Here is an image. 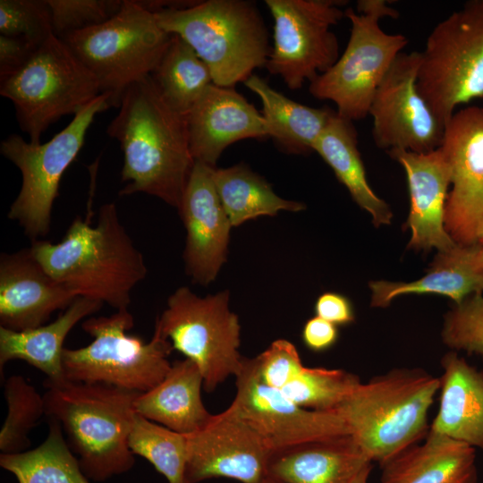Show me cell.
Listing matches in <instances>:
<instances>
[{"label": "cell", "mask_w": 483, "mask_h": 483, "mask_svg": "<svg viewBox=\"0 0 483 483\" xmlns=\"http://www.w3.org/2000/svg\"><path fill=\"white\" fill-rule=\"evenodd\" d=\"M106 133L123 154L119 195L145 193L179 209L195 165L186 115L168 104L150 75L126 89Z\"/></svg>", "instance_id": "6da1fadb"}, {"label": "cell", "mask_w": 483, "mask_h": 483, "mask_svg": "<svg viewBox=\"0 0 483 483\" xmlns=\"http://www.w3.org/2000/svg\"><path fill=\"white\" fill-rule=\"evenodd\" d=\"M30 249L47 273L78 297L116 310L128 309L132 290L148 273L113 202L100 207L96 225L78 216L60 242L36 240Z\"/></svg>", "instance_id": "7a4b0ae2"}, {"label": "cell", "mask_w": 483, "mask_h": 483, "mask_svg": "<svg viewBox=\"0 0 483 483\" xmlns=\"http://www.w3.org/2000/svg\"><path fill=\"white\" fill-rule=\"evenodd\" d=\"M45 386V415L60 425L89 479L102 482L133 467L128 439L140 393L67 380Z\"/></svg>", "instance_id": "3957f363"}, {"label": "cell", "mask_w": 483, "mask_h": 483, "mask_svg": "<svg viewBox=\"0 0 483 483\" xmlns=\"http://www.w3.org/2000/svg\"><path fill=\"white\" fill-rule=\"evenodd\" d=\"M440 380L420 368H395L360 383L335 411L365 455L379 465L429 431Z\"/></svg>", "instance_id": "277c9868"}, {"label": "cell", "mask_w": 483, "mask_h": 483, "mask_svg": "<svg viewBox=\"0 0 483 483\" xmlns=\"http://www.w3.org/2000/svg\"><path fill=\"white\" fill-rule=\"evenodd\" d=\"M159 26L187 42L208 67L215 85L233 88L265 67L271 51L257 5L243 0L196 1L154 13Z\"/></svg>", "instance_id": "5b68a950"}, {"label": "cell", "mask_w": 483, "mask_h": 483, "mask_svg": "<svg viewBox=\"0 0 483 483\" xmlns=\"http://www.w3.org/2000/svg\"><path fill=\"white\" fill-rule=\"evenodd\" d=\"M133 326L134 318L128 309L84 320L81 328L93 341L84 347L64 349L65 380L140 394L157 386L171 368L167 358L172 344L156 329L148 342L127 334Z\"/></svg>", "instance_id": "8992f818"}, {"label": "cell", "mask_w": 483, "mask_h": 483, "mask_svg": "<svg viewBox=\"0 0 483 483\" xmlns=\"http://www.w3.org/2000/svg\"><path fill=\"white\" fill-rule=\"evenodd\" d=\"M356 10H345L352 29L343 53L309 86L315 98L334 102L337 114L352 122L368 116L378 85L408 44L405 36L381 29L380 19L399 16L386 1L359 0Z\"/></svg>", "instance_id": "52a82bcc"}, {"label": "cell", "mask_w": 483, "mask_h": 483, "mask_svg": "<svg viewBox=\"0 0 483 483\" xmlns=\"http://www.w3.org/2000/svg\"><path fill=\"white\" fill-rule=\"evenodd\" d=\"M171 37L154 13L136 0H123L110 20L62 39L97 79L109 106L119 107L126 89L152 73Z\"/></svg>", "instance_id": "ba28073f"}, {"label": "cell", "mask_w": 483, "mask_h": 483, "mask_svg": "<svg viewBox=\"0 0 483 483\" xmlns=\"http://www.w3.org/2000/svg\"><path fill=\"white\" fill-rule=\"evenodd\" d=\"M11 100L20 128L30 142L68 114H77L100 94L95 75L60 38L52 34L17 72L0 82Z\"/></svg>", "instance_id": "9c48e42d"}, {"label": "cell", "mask_w": 483, "mask_h": 483, "mask_svg": "<svg viewBox=\"0 0 483 483\" xmlns=\"http://www.w3.org/2000/svg\"><path fill=\"white\" fill-rule=\"evenodd\" d=\"M417 87L444 127L458 106L483 97V0L466 2L434 27Z\"/></svg>", "instance_id": "30bf717a"}, {"label": "cell", "mask_w": 483, "mask_h": 483, "mask_svg": "<svg viewBox=\"0 0 483 483\" xmlns=\"http://www.w3.org/2000/svg\"><path fill=\"white\" fill-rule=\"evenodd\" d=\"M108 100L107 94H100L46 143L33 144L18 134L1 141V154L21 174V190L7 216L32 242L48 234L61 179L82 148L95 116L110 108Z\"/></svg>", "instance_id": "8fae6325"}, {"label": "cell", "mask_w": 483, "mask_h": 483, "mask_svg": "<svg viewBox=\"0 0 483 483\" xmlns=\"http://www.w3.org/2000/svg\"><path fill=\"white\" fill-rule=\"evenodd\" d=\"M155 329L197 365L208 394L242 369L241 325L229 309L228 291L200 297L188 287L178 288L168 297Z\"/></svg>", "instance_id": "7c38bea8"}, {"label": "cell", "mask_w": 483, "mask_h": 483, "mask_svg": "<svg viewBox=\"0 0 483 483\" xmlns=\"http://www.w3.org/2000/svg\"><path fill=\"white\" fill-rule=\"evenodd\" d=\"M274 20L273 46L266 68L286 86L300 89L326 72L339 58V44L331 28L345 11L335 0H266Z\"/></svg>", "instance_id": "4fadbf2b"}, {"label": "cell", "mask_w": 483, "mask_h": 483, "mask_svg": "<svg viewBox=\"0 0 483 483\" xmlns=\"http://www.w3.org/2000/svg\"><path fill=\"white\" fill-rule=\"evenodd\" d=\"M236 377V394L230 407L277 452L310 441L351 435L344 419L336 412L305 409L281 390L261 381L254 358H243Z\"/></svg>", "instance_id": "5bb4252c"}, {"label": "cell", "mask_w": 483, "mask_h": 483, "mask_svg": "<svg viewBox=\"0 0 483 483\" xmlns=\"http://www.w3.org/2000/svg\"><path fill=\"white\" fill-rule=\"evenodd\" d=\"M420 52H402L372 98L369 114L377 148L426 153L438 148L445 127L418 90Z\"/></svg>", "instance_id": "9a60e30c"}, {"label": "cell", "mask_w": 483, "mask_h": 483, "mask_svg": "<svg viewBox=\"0 0 483 483\" xmlns=\"http://www.w3.org/2000/svg\"><path fill=\"white\" fill-rule=\"evenodd\" d=\"M439 148L451 169L445 227L456 243L475 245L483 223V107L456 111Z\"/></svg>", "instance_id": "2e32d148"}, {"label": "cell", "mask_w": 483, "mask_h": 483, "mask_svg": "<svg viewBox=\"0 0 483 483\" xmlns=\"http://www.w3.org/2000/svg\"><path fill=\"white\" fill-rule=\"evenodd\" d=\"M186 439L187 483L215 478L259 483L267 477L273 452L230 406Z\"/></svg>", "instance_id": "e0dca14e"}, {"label": "cell", "mask_w": 483, "mask_h": 483, "mask_svg": "<svg viewBox=\"0 0 483 483\" xmlns=\"http://www.w3.org/2000/svg\"><path fill=\"white\" fill-rule=\"evenodd\" d=\"M214 167L195 162L178 209L187 233L186 273L200 285L213 282L226 261L233 227L214 183Z\"/></svg>", "instance_id": "ac0fdd59"}, {"label": "cell", "mask_w": 483, "mask_h": 483, "mask_svg": "<svg viewBox=\"0 0 483 483\" xmlns=\"http://www.w3.org/2000/svg\"><path fill=\"white\" fill-rule=\"evenodd\" d=\"M78 296L42 267L30 247L0 256V326L23 331L45 325Z\"/></svg>", "instance_id": "d6986e66"}, {"label": "cell", "mask_w": 483, "mask_h": 483, "mask_svg": "<svg viewBox=\"0 0 483 483\" xmlns=\"http://www.w3.org/2000/svg\"><path fill=\"white\" fill-rule=\"evenodd\" d=\"M190 149L195 162L215 166L231 144L267 138L262 114L233 88L212 83L186 114Z\"/></svg>", "instance_id": "ffe728a7"}, {"label": "cell", "mask_w": 483, "mask_h": 483, "mask_svg": "<svg viewBox=\"0 0 483 483\" xmlns=\"http://www.w3.org/2000/svg\"><path fill=\"white\" fill-rule=\"evenodd\" d=\"M387 153L407 177L411 201L407 225L411 232L408 247L446 251L456 246L445 227L451 169L441 149L417 153L395 148Z\"/></svg>", "instance_id": "44dd1931"}, {"label": "cell", "mask_w": 483, "mask_h": 483, "mask_svg": "<svg viewBox=\"0 0 483 483\" xmlns=\"http://www.w3.org/2000/svg\"><path fill=\"white\" fill-rule=\"evenodd\" d=\"M370 465L352 435H342L273 453L267 477L282 483H351Z\"/></svg>", "instance_id": "7402d4cb"}, {"label": "cell", "mask_w": 483, "mask_h": 483, "mask_svg": "<svg viewBox=\"0 0 483 483\" xmlns=\"http://www.w3.org/2000/svg\"><path fill=\"white\" fill-rule=\"evenodd\" d=\"M438 411L429 431L483 450V371L456 352L441 359Z\"/></svg>", "instance_id": "603a6c76"}, {"label": "cell", "mask_w": 483, "mask_h": 483, "mask_svg": "<svg viewBox=\"0 0 483 483\" xmlns=\"http://www.w3.org/2000/svg\"><path fill=\"white\" fill-rule=\"evenodd\" d=\"M380 468L379 483H479L476 449L431 431Z\"/></svg>", "instance_id": "cb8c5ba5"}, {"label": "cell", "mask_w": 483, "mask_h": 483, "mask_svg": "<svg viewBox=\"0 0 483 483\" xmlns=\"http://www.w3.org/2000/svg\"><path fill=\"white\" fill-rule=\"evenodd\" d=\"M103 303L77 297L53 322L23 331L0 326V373L5 364L21 360L47 376L45 386L65 382L62 355L71 330L83 318L98 311Z\"/></svg>", "instance_id": "d4e9b609"}, {"label": "cell", "mask_w": 483, "mask_h": 483, "mask_svg": "<svg viewBox=\"0 0 483 483\" xmlns=\"http://www.w3.org/2000/svg\"><path fill=\"white\" fill-rule=\"evenodd\" d=\"M202 386L203 377L194 362L175 360L157 386L139 394L135 412L178 433L192 434L213 417L202 402Z\"/></svg>", "instance_id": "484cf974"}, {"label": "cell", "mask_w": 483, "mask_h": 483, "mask_svg": "<svg viewBox=\"0 0 483 483\" xmlns=\"http://www.w3.org/2000/svg\"><path fill=\"white\" fill-rule=\"evenodd\" d=\"M371 306L386 308L404 294L436 293L452 299L455 304L476 293H483V267L478 258V246L457 244L439 251L428 273L409 283L375 281L369 284Z\"/></svg>", "instance_id": "4316f807"}, {"label": "cell", "mask_w": 483, "mask_h": 483, "mask_svg": "<svg viewBox=\"0 0 483 483\" xmlns=\"http://www.w3.org/2000/svg\"><path fill=\"white\" fill-rule=\"evenodd\" d=\"M313 150L332 168L356 204L371 216L376 226L391 223L393 214L389 206L373 191L367 180L352 121L342 117L335 110Z\"/></svg>", "instance_id": "83f0119b"}, {"label": "cell", "mask_w": 483, "mask_h": 483, "mask_svg": "<svg viewBox=\"0 0 483 483\" xmlns=\"http://www.w3.org/2000/svg\"><path fill=\"white\" fill-rule=\"evenodd\" d=\"M243 83L259 97L267 136L278 148L294 155L314 151V144L335 110L327 106L314 108L295 102L256 74Z\"/></svg>", "instance_id": "f1b7e54d"}, {"label": "cell", "mask_w": 483, "mask_h": 483, "mask_svg": "<svg viewBox=\"0 0 483 483\" xmlns=\"http://www.w3.org/2000/svg\"><path fill=\"white\" fill-rule=\"evenodd\" d=\"M213 180L233 227L279 211L299 212L305 205L275 193L271 185L245 164L213 169Z\"/></svg>", "instance_id": "f546056e"}, {"label": "cell", "mask_w": 483, "mask_h": 483, "mask_svg": "<svg viewBox=\"0 0 483 483\" xmlns=\"http://www.w3.org/2000/svg\"><path fill=\"white\" fill-rule=\"evenodd\" d=\"M48 421L49 431L41 445L21 453H1L0 466L13 473L18 483H89L60 425Z\"/></svg>", "instance_id": "4dcf8cb0"}, {"label": "cell", "mask_w": 483, "mask_h": 483, "mask_svg": "<svg viewBox=\"0 0 483 483\" xmlns=\"http://www.w3.org/2000/svg\"><path fill=\"white\" fill-rule=\"evenodd\" d=\"M150 76L168 104L185 115L213 83L207 64L175 34Z\"/></svg>", "instance_id": "1f68e13d"}, {"label": "cell", "mask_w": 483, "mask_h": 483, "mask_svg": "<svg viewBox=\"0 0 483 483\" xmlns=\"http://www.w3.org/2000/svg\"><path fill=\"white\" fill-rule=\"evenodd\" d=\"M128 444L134 455L148 460L168 483H187L186 435L136 413Z\"/></svg>", "instance_id": "d6a6232c"}, {"label": "cell", "mask_w": 483, "mask_h": 483, "mask_svg": "<svg viewBox=\"0 0 483 483\" xmlns=\"http://www.w3.org/2000/svg\"><path fill=\"white\" fill-rule=\"evenodd\" d=\"M360 383L358 376L343 369L304 367L281 391L305 409L335 412Z\"/></svg>", "instance_id": "836d02e7"}, {"label": "cell", "mask_w": 483, "mask_h": 483, "mask_svg": "<svg viewBox=\"0 0 483 483\" xmlns=\"http://www.w3.org/2000/svg\"><path fill=\"white\" fill-rule=\"evenodd\" d=\"M8 411L0 432L1 453L26 451L29 433L45 414V400L23 377L13 375L4 383Z\"/></svg>", "instance_id": "e575fe53"}, {"label": "cell", "mask_w": 483, "mask_h": 483, "mask_svg": "<svg viewBox=\"0 0 483 483\" xmlns=\"http://www.w3.org/2000/svg\"><path fill=\"white\" fill-rule=\"evenodd\" d=\"M52 34L47 0L0 1V35L23 38L40 47Z\"/></svg>", "instance_id": "d590c367"}, {"label": "cell", "mask_w": 483, "mask_h": 483, "mask_svg": "<svg viewBox=\"0 0 483 483\" xmlns=\"http://www.w3.org/2000/svg\"><path fill=\"white\" fill-rule=\"evenodd\" d=\"M441 337L453 352L483 358V293L469 296L445 316Z\"/></svg>", "instance_id": "8d00e7d4"}, {"label": "cell", "mask_w": 483, "mask_h": 483, "mask_svg": "<svg viewBox=\"0 0 483 483\" xmlns=\"http://www.w3.org/2000/svg\"><path fill=\"white\" fill-rule=\"evenodd\" d=\"M51 10L53 33L63 38L106 22L122 8L121 0H47Z\"/></svg>", "instance_id": "74e56055"}, {"label": "cell", "mask_w": 483, "mask_h": 483, "mask_svg": "<svg viewBox=\"0 0 483 483\" xmlns=\"http://www.w3.org/2000/svg\"><path fill=\"white\" fill-rule=\"evenodd\" d=\"M259 378L266 385L282 390L303 369L295 345L285 339H277L254 357Z\"/></svg>", "instance_id": "f35d334b"}, {"label": "cell", "mask_w": 483, "mask_h": 483, "mask_svg": "<svg viewBox=\"0 0 483 483\" xmlns=\"http://www.w3.org/2000/svg\"><path fill=\"white\" fill-rule=\"evenodd\" d=\"M38 47L23 38L0 35V82L20 71Z\"/></svg>", "instance_id": "ab89813d"}, {"label": "cell", "mask_w": 483, "mask_h": 483, "mask_svg": "<svg viewBox=\"0 0 483 483\" xmlns=\"http://www.w3.org/2000/svg\"><path fill=\"white\" fill-rule=\"evenodd\" d=\"M316 316L335 325L346 326L355 319L353 306L351 301L337 292H325L318 296L315 302Z\"/></svg>", "instance_id": "60d3db41"}, {"label": "cell", "mask_w": 483, "mask_h": 483, "mask_svg": "<svg viewBox=\"0 0 483 483\" xmlns=\"http://www.w3.org/2000/svg\"><path fill=\"white\" fill-rule=\"evenodd\" d=\"M339 331L337 326L315 316L306 321L301 331L304 345L315 352H325L337 342Z\"/></svg>", "instance_id": "b9f144b4"}, {"label": "cell", "mask_w": 483, "mask_h": 483, "mask_svg": "<svg viewBox=\"0 0 483 483\" xmlns=\"http://www.w3.org/2000/svg\"><path fill=\"white\" fill-rule=\"evenodd\" d=\"M476 244L478 246L479 262L480 266L483 267V223H482L481 227L479 229Z\"/></svg>", "instance_id": "7bdbcfd3"}, {"label": "cell", "mask_w": 483, "mask_h": 483, "mask_svg": "<svg viewBox=\"0 0 483 483\" xmlns=\"http://www.w3.org/2000/svg\"><path fill=\"white\" fill-rule=\"evenodd\" d=\"M371 470L372 465L367 467L361 472H360L351 483H369L368 480Z\"/></svg>", "instance_id": "ee69618b"}, {"label": "cell", "mask_w": 483, "mask_h": 483, "mask_svg": "<svg viewBox=\"0 0 483 483\" xmlns=\"http://www.w3.org/2000/svg\"><path fill=\"white\" fill-rule=\"evenodd\" d=\"M259 483H282V482H279V481H276L269 477H267L265 479H263L261 482Z\"/></svg>", "instance_id": "f6af8a7d"}]
</instances>
